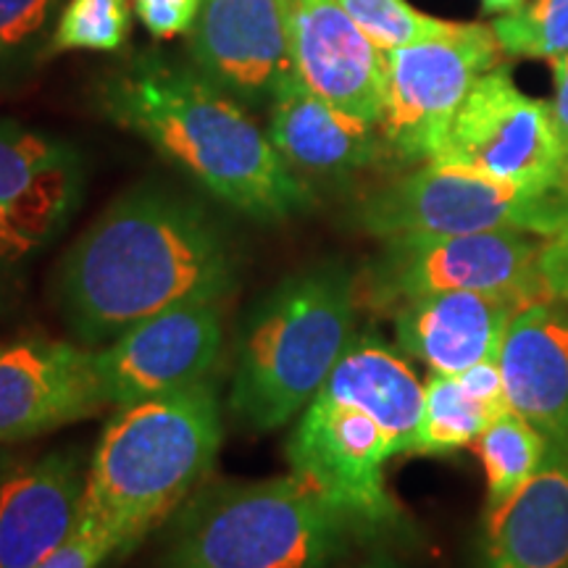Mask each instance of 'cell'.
Returning a JSON list of instances; mask_svg holds the SVG:
<instances>
[{"instance_id":"1","label":"cell","mask_w":568,"mask_h":568,"mask_svg":"<svg viewBox=\"0 0 568 568\" xmlns=\"http://www.w3.org/2000/svg\"><path fill=\"white\" fill-rule=\"evenodd\" d=\"M237 255L222 224L190 197L138 187L116 197L69 247L59 308L84 347L190 301H224Z\"/></svg>"},{"instance_id":"2","label":"cell","mask_w":568,"mask_h":568,"mask_svg":"<svg viewBox=\"0 0 568 568\" xmlns=\"http://www.w3.org/2000/svg\"><path fill=\"white\" fill-rule=\"evenodd\" d=\"M101 109L253 222H287L311 205L268 132L197 67L142 55L103 82Z\"/></svg>"},{"instance_id":"3","label":"cell","mask_w":568,"mask_h":568,"mask_svg":"<svg viewBox=\"0 0 568 568\" xmlns=\"http://www.w3.org/2000/svg\"><path fill=\"white\" fill-rule=\"evenodd\" d=\"M224 443L211 382L119 408L88 466L80 524L124 556L209 477Z\"/></svg>"},{"instance_id":"4","label":"cell","mask_w":568,"mask_h":568,"mask_svg":"<svg viewBox=\"0 0 568 568\" xmlns=\"http://www.w3.org/2000/svg\"><path fill=\"white\" fill-rule=\"evenodd\" d=\"M358 282L343 264L295 272L261 297L237 343L232 416L274 432L308 408L355 339Z\"/></svg>"},{"instance_id":"5","label":"cell","mask_w":568,"mask_h":568,"mask_svg":"<svg viewBox=\"0 0 568 568\" xmlns=\"http://www.w3.org/2000/svg\"><path fill=\"white\" fill-rule=\"evenodd\" d=\"M366 535L295 471L201 487L172 516L161 568H326Z\"/></svg>"},{"instance_id":"6","label":"cell","mask_w":568,"mask_h":568,"mask_svg":"<svg viewBox=\"0 0 568 568\" xmlns=\"http://www.w3.org/2000/svg\"><path fill=\"white\" fill-rule=\"evenodd\" d=\"M355 222L382 243L474 232L550 237L568 222V193H537L453 163L426 161L368 195Z\"/></svg>"},{"instance_id":"7","label":"cell","mask_w":568,"mask_h":568,"mask_svg":"<svg viewBox=\"0 0 568 568\" xmlns=\"http://www.w3.org/2000/svg\"><path fill=\"white\" fill-rule=\"evenodd\" d=\"M527 232H474L385 243L364 268L358 301L393 314L403 303L439 293H489L542 301L537 272L542 237Z\"/></svg>"},{"instance_id":"8","label":"cell","mask_w":568,"mask_h":568,"mask_svg":"<svg viewBox=\"0 0 568 568\" xmlns=\"http://www.w3.org/2000/svg\"><path fill=\"white\" fill-rule=\"evenodd\" d=\"M435 161L537 193H568L552 103L518 90L506 67L485 71L471 84Z\"/></svg>"},{"instance_id":"9","label":"cell","mask_w":568,"mask_h":568,"mask_svg":"<svg viewBox=\"0 0 568 568\" xmlns=\"http://www.w3.org/2000/svg\"><path fill=\"white\" fill-rule=\"evenodd\" d=\"M493 27L458 24L445 38L385 51V111L379 132L389 155L435 161L471 84L500 67Z\"/></svg>"},{"instance_id":"10","label":"cell","mask_w":568,"mask_h":568,"mask_svg":"<svg viewBox=\"0 0 568 568\" xmlns=\"http://www.w3.org/2000/svg\"><path fill=\"white\" fill-rule=\"evenodd\" d=\"M389 458L385 432L372 416L324 395L308 403L287 439L290 468L335 500L366 535L400 521V508L385 487Z\"/></svg>"},{"instance_id":"11","label":"cell","mask_w":568,"mask_h":568,"mask_svg":"<svg viewBox=\"0 0 568 568\" xmlns=\"http://www.w3.org/2000/svg\"><path fill=\"white\" fill-rule=\"evenodd\" d=\"M224 345L219 301H190L132 324L95 351L105 400L130 408L209 382Z\"/></svg>"},{"instance_id":"12","label":"cell","mask_w":568,"mask_h":568,"mask_svg":"<svg viewBox=\"0 0 568 568\" xmlns=\"http://www.w3.org/2000/svg\"><path fill=\"white\" fill-rule=\"evenodd\" d=\"M190 55L213 84L264 109L297 80L284 0H203Z\"/></svg>"},{"instance_id":"13","label":"cell","mask_w":568,"mask_h":568,"mask_svg":"<svg viewBox=\"0 0 568 568\" xmlns=\"http://www.w3.org/2000/svg\"><path fill=\"white\" fill-rule=\"evenodd\" d=\"M105 408L95 351L51 339L0 345V445L48 435Z\"/></svg>"},{"instance_id":"14","label":"cell","mask_w":568,"mask_h":568,"mask_svg":"<svg viewBox=\"0 0 568 568\" xmlns=\"http://www.w3.org/2000/svg\"><path fill=\"white\" fill-rule=\"evenodd\" d=\"M297 80L353 116L379 126L385 111V51L337 0H284Z\"/></svg>"},{"instance_id":"15","label":"cell","mask_w":568,"mask_h":568,"mask_svg":"<svg viewBox=\"0 0 568 568\" xmlns=\"http://www.w3.org/2000/svg\"><path fill=\"white\" fill-rule=\"evenodd\" d=\"M497 366L508 408L568 445V301L542 297L510 318Z\"/></svg>"},{"instance_id":"16","label":"cell","mask_w":568,"mask_h":568,"mask_svg":"<svg viewBox=\"0 0 568 568\" xmlns=\"http://www.w3.org/2000/svg\"><path fill=\"white\" fill-rule=\"evenodd\" d=\"M88 466L48 453L0 479V568H34L80 527Z\"/></svg>"},{"instance_id":"17","label":"cell","mask_w":568,"mask_h":568,"mask_svg":"<svg viewBox=\"0 0 568 568\" xmlns=\"http://www.w3.org/2000/svg\"><path fill=\"white\" fill-rule=\"evenodd\" d=\"M527 303L489 293H439L393 311L397 347L439 374L495 361L503 337Z\"/></svg>"},{"instance_id":"18","label":"cell","mask_w":568,"mask_h":568,"mask_svg":"<svg viewBox=\"0 0 568 568\" xmlns=\"http://www.w3.org/2000/svg\"><path fill=\"white\" fill-rule=\"evenodd\" d=\"M474 568H568V445L550 443L537 477L485 508Z\"/></svg>"},{"instance_id":"19","label":"cell","mask_w":568,"mask_h":568,"mask_svg":"<svg viewBox=\"0 0 568 568\" xmlns=\"http://www.w3.org/2000/svg\"><path fill=\"white\" fill-rule=\"evenodd\" d=\"M82 169L67 142L0 119V216L34 247L45 245L80 201Z\"/></svg>"},{"instance_id":"20","label":"cell","mask_w":568,"mask_h":568,"mask_svg":"<svg viewBox=\"0 0 568 568\" xmlns=\"http://www.w3.org/2000/svg\"><path fill=\"white\" fill-rule=\"evenodd\" d=\"M268 138L295 174L311 176L361 172L389 153L379 126L326 103L301 80L268 105Z\"/></svg>"},{"instance_id":"21","label":"cell","mask_w":568,"mask_h":568,"mask_svg":"<svg viewBox=\"0 0 568 568\" xmlns=\"http://www.w3.org/2000/svg\"><path fill=\"white\" fill-rule=\"evenodd\" d=\"M318 395L372 416L385 432L393 456L414 450L424 414V385L406 358L376 335L353 339Z\"/></svg>"},{"instance_id":"22","label":"cell","mask_w":568,"mask_h":568,"mask_svg":"<svg viewBox=\"0 0 568 568\" xmlns=\"http://www.w3.org/2000/svg\"><path fill=\"white\" fill-rule=\"evenodd\" d=\"M474 447L487 474L485 508H495L537 477L548 458L550 439L535 424L508 408L487 424V429L474 439Z\"/></svg>"},{"instance_id":"23","label":"cell","mask_w":568,"mask_h":568,"mask_svg":"<svg viewBox=\"0 0 568 568\" xmlns=\"http://www.w3.org/2000/svg\"><path fill=\"white\" fill-rule=\"evenodd\" d=\"M497 416L500 414L487 408L460 385L458 376L432 372L424 382V414L410 453L445 456V453L474 445V439Z\"/></svg>"},{"instance_id":"24","label":"cell","mask_w":568,"mask_h":568,"mask_svg":"<svg viewBox=\"0 0 568 568\" xmlns=\"http://www.w3.org/2000/svg\"><path fill=\"white\" fill-rule=\"evenodd\" d=\"M500 51L558 61L568 55V0H531L493 21Z\"/></svg>"},{"instance_id":"25","label":"cell","mask_w":568,"mask_h":568,"mask_svg":"<svg viewBox=\"0 0 568 568\" xmlns=\"http://www.w3.org/2000/svg\"><path fill=\"white\" fill-rule=\"evenodd\" d=\"M130 27V0H69L59 24H55L51 51L113 53L126 42Z\"/></svg>"},{"instance_id":"26","label":"cell","mask_w":568,"mask_h":568,"mask_svg":"<svg viewBox=\"0 0 568 568\" xmlns=\"http://www.w3.org/2000/svg\"><path fill=\"white\" fill-rule=\"evenodd\" d=\"M337 3L351 13V19L379 51L445 38L458 27L453 21L410 9L406 0H337Z\"/></svg>"},{"instance_id":"27","label":"cell","mask_w":568,"mask_h":568,"mask_svg":"<svg viewBox=\"0 0 568 568\" xmlns=\"http://www.w3.org/2000/svg\"><path fill=\"white\" fill-rule=\"evenodd\" d=\"M59 0H0V59L42 32Z\"/></svg>"},{"instance_id":"28","label":"cell","mask_w":568,"mask_h":568,"mask_svg":"<svg viewBox=\"0 0 568 568\" xmlns=\"http://www.w3.org/2000/svg\"><path fill=\"white\" fill-rule=\"evenodd\" d=\"M132 6L153 38L169 40L193 30L203 0H132Z\"/></svg>"},{"instance_id":"29","label":"cell","mask_w":568,"mask_h":568,"mask_svg":"<svg viewBox=\"0 0 568 568\" xmlns=\"http://www.w3.org/2000/svg\"><path fill=\"white\" fill-rule=\"evenodd\" d=\"M113 556H116V550H113L109 539L80 524L61 548H55L34 568H101Z\"/></svg>"},{"instance_id":"30","label":"cell","mask_w":568,"mask_h":568,"mask_svg":"<svg viewBox=\"0 0 568 568\" xmlns=\"http://www.w3.org/2000/svg\"><path fill=\"white\" fill-rule=\"evenodd\" d=\"M537 272L545 295L568 301V222L556 234L542 237L537 255Z\"/></svg>"},{"instance_id":"31","label":"cell","mask_w":568,"mask_h":568,"mask_svg":"<svg viewBox=\"0 0 568 568\" xmlns=\"http://www.w3.org/2000/svg\"><path fill=\"white\" fill-rule=\"evenodd\" d=\"M552 74H556V101H552V116L564 142L566 161H568V55L552 61Z\"/></svg>"},{"instance_id":"32","label":"cell","mask_w":568,"mask_h":568,"mask_svg":"<svg viewBox=\"0 0 568 568\" xmlns=\"http://www.w3.org/2000/svg\"><path fill=\"white\" fill-rule=\"evenodd\" d=\"M34 251H38V247H34L30 240L21 237L17 226L0 216V264H19L21 258H27V255Z\"/></svg>"},{"instance_id":"33","label":"cell","mask_w":568,"mask_h":568,"mask_svg":"<svg viewBox=\"0 0 568 568\" xmlns=\"http://www.w3.org/2000/svg\"><path fill=\"white\" fill-rule=\"evenodd\" d=\"M524 6V0H481V9L487 13H508Z\"/></svg>"},{"instance_id":"34","label":"cell","mask_w":568,"mask_h":568,"mask_svg":"<svg viewBox=\"0 0 568 568\" xmlns=\"http://www.w3.org/2000/svg\"><path fill=\"white\" fill-rule=\"evenodd\" d=\"M364 568H400V566H397L389 556H376V558L368 560Z\"/></svg>"}]
</instances>
